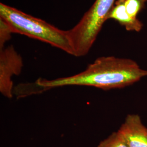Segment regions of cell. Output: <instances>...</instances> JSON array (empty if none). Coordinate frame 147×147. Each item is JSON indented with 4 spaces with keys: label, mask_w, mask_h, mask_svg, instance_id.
Instances as JSON below:
<instances>
[{
    "label": "cell",
    "mask_w": 147,
    "mask_h": 147,
    "mask_svg": "<svg viewBox=\"0 0 147 147\" xmlns=\"http://www.w3.org/2000/svg\"><path fill=\"white\" fill-rule=\"evenodd\" d=\"M147 0H125L126 11L134 19H137V16L144 8Z\"/></svg>",
    "instance_id": "ba28073f"
},
{
    "label": "cell",
    "mask_w": 147,
    "mask_h": 147,
    "mask_svg": "<svg viewBox=\"0 0 147 147\" xmlns=\"http://www.w3.org/2000/svg\"><path fill=\"white\" fill-rule=\"evenodd\" d=\"M118 131L129 147H147V127L138 115H127Z\"/></svg>",
    "instance_id": "5b68a950"
},
{
    "label": "cell",
    "mask_w": 147,
    "mask_h": 147,
    "mask_svg": "<svg viewBox=\"0 0 147 147\" xmlns=\"http://www.w3.org/2000/svg\"><path fill=\"white\" fill-rule=\"evenodd\" d=\"M114 19L128 31L140 32L143 24L137 19L132 18L127 13L125 7V0H116L109 16L108 19Z\"/></svg>",
    "instance_id": "8992f818"
},
{
    "label": "cell",
    "mask_w": 147,
    "mask_h": 147,
    "mask_svg": "<svg viewBox=\"0 0 147 147\" xmlns=\"http://www.w3.org/2000/svg\"><path fill=\"white\" fill-rule=\"evenodd\" d=\"M97 147H129L124 138L118 131L112 132L102 140Z\"/></svg>",
    "instance_id": "52a82bcc"
},
{
    "label": "cell",
    "mask_w": 147,
    "mask_h": 147,
    "mask_svg": "<svg viewBox=\"0 0 147 147\" xmlns=\"http://www.w3.org/2000/svg\"><path fill=\"white\" fill-rule=\"evenodd\" d=\"M116 0H95L80 21L68 30L74 56L83 57L89 53Z\"/></svg>",
    "instance_id": "3957f363"
},
{
    "label": "cell",
    "mask_w": 147,
    "mask_h": 147,
    "mask_svg": "<svg viewBox=\"0 0 147 147\" xmlns=\"http://www.w3.org/2000/svg\"><path fill=\"white\" fill-rule=\"evenodd\" d=\"M0 19L8 24L13 33L46 42L74 56L68 31L60 30L47 21L3 3H0Z\"/></svg>",
    "instance_id": "7a4b0ae2"
},
{
    "label": "cell",
    "mask_w": 147,
    "mask_h": 147,
    "mask_svg": "<svg viewBox=\"0 0 147 147\" xmlns=\"http://www.w3.org/2000/svg\"><path fill=\"white\" fill-rule=\"evenodd\" d=\"M24 67L21 55L11 45L0 49V92L8 99L14 96L13 77L19 75Z\"/></svg>",
    "instance_id": "277c9868"
},
{
    "label": "cell",
    "mask_w": 147,
    "mask_h": 147,
    "mask_svg": "<svg viewBox=\"0 0 147 147\" xmlns=\"http://www.w3.org/2000/svg\"><path fill=\"white\" fill-rule=\"evenodd\" d=\"M147 76V70L134 60L114 56L96 58L86 69L72 76L53 80L39 78L16 87L17 95L25 98L65 86H89L103 90L123 88Z\"/></svg>",
    "instance_id": "6da1fadb"
},
{
    "label": "cell",
    "mask_w": 147,
    "mask_h": 147,
    "mask_svg": "<svg viewBox=\"0 0 147 147\" xmlns=\"http://www.w3.org/2000/svg\"><path fill=\"white\" fill-rule=\"evenodd\" d=\"M12 33H13L8 24L0 19V49L5 47V44L11 39Z\"/></svg>",
    "instance_id": "9c48e42d"
}]
</instances>
